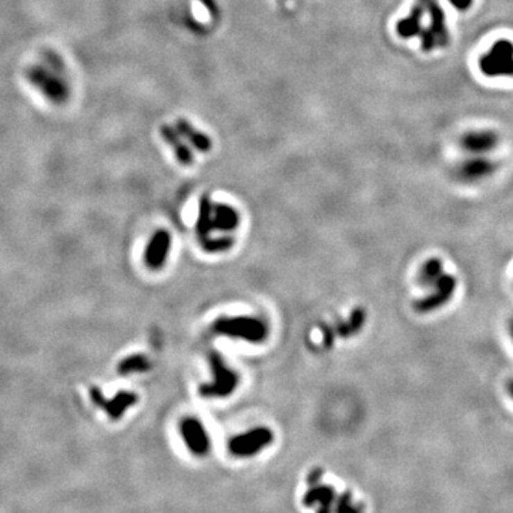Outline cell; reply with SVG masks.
<instances>
[{
    "instance_id": "cell-26",
    "label": "cell",
    "mask_w": 513,
    "mask_h": 513,
    "mask_svg": "<svg viewBox=\"0 0 513 513\" xmlns=\"http://www.w3.org/2000/svg\"><path fill=\"white\" fill-rule=\"evenodd\" d=\"M449 3L455 9L460 10V12H465V10L471 9V6L473 5V0H449Z\"/></svg>"
},
{
    "instance_id": "cell-1",
    "label": "cell",
    "mask_w": 513,
    "mask_h": 513,
    "mask_svg": "<svg viewBox=\"0 0 513 513\" xmlns=\"http://www.w3.org/2000/svg\"><path fill=\"white\" fill-rule=\"evenodd\" d=\"M213 332L217 336L243 340L250 344H261L268 338L270 328L267 322L259 317L237 315L217 318L213 324Z\"/></svg>"
},
{
    "instance_id": "cell-24",
    "label": "cell",
    "mask_w": 513,
    "mask_h": 513,
    "mask_svg": "<svg viewBox=\"0 0 513 513\" xmlns=\"http://www.w3.org/2000/svg\"><path fill=\"white\" fill-rule=\"evenodd\" d=\"M418 36L421 37V44H422L421 49L424 51H432L436 46H438V44H436L435 35L429 29H424L422 28V31H421V33Z\"/></svg>"
},
{
    "instance_id": "cell-20",
    "label": "cell",
    "mask_w": 513,
    "mask_h": 513,
    "mask_svg": "<svg viewBox=\"0 0 513 513\" xmlns=\"http://www.w3.org/2000/svg\"><path fill=\"white\" fill-rule=\"evenodd\" d=\"M444 274V263L438 256H432L428 259L419 270L418 274V284L425 288H431L438 278Z\"/></svg>"
},
{
    "instance_id": "cell-4",
    "label": "cell",
    "mask_w": 513,
    "mask_h": 513,
    "mask_svg": "<svg viewBox=\"0 0 513 513\" xmlns=\"http://www.w3.org/2000/svg\"><path fill=\"white\" fill-rule=\"evenodd\" d=\"M274 438V432L268 426H256L233 436L228 442V451L236 458H254L271 446Z\"/></svg>"
},
{
    "instance_id": "cell-7",
    "label": "cell",
    "mask_w": 513,
    "mask_h": 513,
    "mask_svg": "<svg viewBox=\"0 0 513 513\" xmlns=\"http://www.w3.org/2000/svg\"><path fill=\"white\" fill-rule=\"evenodd\" d=\"M178 431L184 441L186 448L191 455L197 458L207 456L211 451V438L202 425V422L195 417H186L178 424Z\"/></svg>"
},
{
    "instance_id": "cell-2",
    "label": "cell",
    "mask_w": 513,
    "mask_h": 513,
    "mask_svg": "<svg viewBox=\"0 0 513 513\" xmlns=\"http://www.w3.org/2000/svg\"><path fill=\"white\" fill-rule=\"evenodd\" d=\"M209 364L211 368L213 381L200 385L198 388L200 397L211 399V398H227L229 395H233L240 383L238 374L225 364L224 358L217 351L209 352Z\"/></svg>"
},
{
    "instance_id": "cell-22",
    "label": "cell",
    "mask_w": 513,
    "mask_h": 513,
    "mask_svg": "<svg viewBox=\"0 0 513 513\" xmlns=\"http://www.w3.org/2000/svg\"><path fill=\"white\" fill-rule=\"evenodd\" d=\"M202 250L209 254H220L227 252L234 247L236 240L229 236H221V237H207L200 241Z\"/></svg>"
},
{
    "instance_id": "cell-8",
    "label": "cell",
    "mask_w": 513,
    "mask_h": 513,
    "mask_svg": "<svg viewBox=\"0 0 513 513\" xmlns=\"http://www.w3.org/2000/svg\"><path fill=\"white\" fill-rule=\"evenodd\" d=\"M171 247V236L167 229H159L154 233L144 250V264L147 268L162 270L167 261Z\"/></svg>"
},
{
    "instance_id": "cell-21",
    "label": "cell",
    "mask_w": 513,
    "mask_h": 513,
    "mask_svg": "<svg viewBox=\"0 0 513 513\" xmlns=\"http://www.w3.org/2000/svg\"><path fill=\"white\" fill-rule=\"evenodd\" d=\"M151 367L148 358L141 354H134L124 358L119 365V372L123 375L134 374V372H146Z\"/></svg>"
},
{
    "instance_id": "cell-28",
    "label": "cell",
    "mask_w": 513,
    "mask_h": 513,
    "mask_svg": "<svg viewBox=\"0 0 513 513\" xmlns=\"http://www.w3.org/2000/svg\"><path fill=\"white\" fill-rule=\"evenodd\" d=\"M509 333H510V338H512V341H513V318L510 320V322H509Z\"/></svg>"
},
{
    "instance_id": "cell-14",
    "label": "cell",
    "mask_w": 513,
    "mask_h": 513,
    "mask_svg": "<svg viewBox=\"0 0 513 513\" xmlns=\"http://www.w3.org/2000/svg\"><path fill=\"white\" fill-rule=\"evenodd\" d=\"M31 79H32L33 83H36L39 87H42L44 94H47L51 100H62L67 94L66 86H64L63 82H60L59 77H56L53 74H49L42 67H36L32 71Z\"/></svg>"
},
{
    "instance_id": "cell-16",
    "label": "cell",
    "mask_w": 513,
    "mask_h": 513,
    "mask_svg": "<svg viewBox=\"0 0 513 513\" xmlns=\"http://www.w3.org/2000/svg\"><path fill=\"white\" fill-rule=\"evenodd\" d=\"M160 133L164 139V141L173 148L174 154L177 160L182 163L183 166H190L194 163V157H193V153L190 151V148L183 143L182 137L178 136V133L174 130V128L168 124H164L162 125L160 128Z\"/></svg>"
},
{
    "instance_id": "cell-23",
    "label": "cell",
    "mask_w": 513,
    "mask_h": 513,
    "mask_svg": "<svg viewBox=\"0 0 513 513\" xmlns=\"http://www.w3.org/2000/svg\"><path fill=\"white\" fill-rule=\"evenodd\" d=\"M333 513H364V505L358 502L348 491L338 494Z\"/></svg>"
},
{
    "instance_id": "cell-9",
    "label": "cell",
    "mask_w": 513,
    "mask_h": 513,
    "mask_svg": "<svg viewBox=\"0 0 513 513\" xmlns=\"http://www.w3.org/2000/svg\"><path fill=\"white\" fill-rule=\"evenodd\" d=\"M90 397L92 401L114 421L120 419L127 412V409H130L139 402V397L133 392H119L114 398L106 399L105 395L96 387L90 390Z\"/></svg>"
},
{
    "instance_id": "cell-11",
    "label": "cell",
    "mask_w": 513,
    "mask_h": 513,
    "mask_svg": "<svg viewBox=\"0 0 513 513\" xmlns=\"http://www.w3.org/2000/svg\"><path fill=\"white\" fill-rule=\"evenodd\" d=\"M418 3L428 12L431 17V28L429 31L436 37V44L440 47H446L449 43V33L446 28L445 12L442 10L438 0H418Z\"/></svg>"
},
{
    "instance_id": "cell-6",
    "label": "cell",
    "mask_w": 513,
    "mask_h": 513,
    "mask_svg": "<svg viewBox=\"0 0 513 513\" xmlns=\"http://www.w3.org/2000/svg\"><path fill=\"white\" fill-rule=\"evenodd\" d=\"M456 288H458L456 277L444 272L438 278V281L431 287L432 291L426 297L418 299L414 304L415 311L419 314H429L441 310L442 306H445L453 298Z\"/></svg>"
},
{
    "instance_id": "cell-25",
    "label": "cell",
    "mask_w": 513,
    "mask_h": 513,
    "mask_svg": "<svg viewBox=\"0 0 513 513\" xmlns=\"http://www.w3.org/2000/svg\"><path fill=\"white\" fill-rule=\"evenodd\" d=\"M321 328H322L324 347L325 348H331L332 344H333V336H336V332H333V328L332 327H328V325H321Z\"/></svg>"
},
{
    "instance_id": "cell-5",
    "label": "cell",
    "mask_w": 513,
    "mask_h": 513,
    "mask_svg": "<svg viewBox=\"0 0 513 513\" xmlns=\"http://www.w3.org/2000/svg\"><path fill=\"white\" fill-rule=\"evenodd\" d=\"M479 69L487 77H513V43L501 39L479 59Z\"/></svg>"
},
{
    "instance_id": "cell-18",
    "label": "cell",
    "mask_w": 513,
    "mask_h": 513,
    "mask_svg": "<svg viewBox=\"0 0 513 513\" xmlns=\"http://www.w3.org/2000/svg\"><path fill=\"white\" fill-rule=\"evenodd\" d=\"M175 128H177V132L183 137H186L198 151L209 153L211 150L213 143L210 137L207 134H202L201 132L195 130V128L187 120L178 119L175 123Z\"/></svg>"
},
{
    "instance_id": "cell-10",
    "label": "cell",
    "mask_w": 513,
    "mask_h": 513,
    "mask_svg": "<svg viewBox=\"0 0 513 513\" xmlns=\"http://www.w3.org/2000/svg\"><path fill=\"white\" fill-rule=\"evenodd\" d=\"M498 168V164L489 159L485 157H472L462 163L458 170L456 175L464 183H478L482 180L491 177Z\"/></svg>"
},
{
    "instance_id": "cell-3",
    "label": "cell",
    "mask_w": 513,
    "mask_h": 513,
    "mask_svg": "<svg viewBox=\"0 0 513 513\" xmlns=\"http://www.w3.org/2000/svg\"><path fill=\"white\" fill-rule=\"evenodd\" d=\"M306 491L302 496V505L315 513H333L338 494L332 485L324 483V469L314 468L306 475Z\"/></svg>"
},
{
    "instance_id": "cell-17",
    "label": "cell",
    "mask_w": 513,
    "mask_h": 513,
    "mask_svg": "<svg viewBox=\"0 0 513 513\" xmlns=\"http://www.w3.org/2000/svg\"><path fill=\"white\" fill-rule=\"evenodd\" d=\"M213 231V202L207 194H204L200 200L198 217L195 223V234L198 241L210 237Z\"/></svg>"
},
{
    "instance_id": "cell-19",
    "label": "cell",
    "mask_w": 513,
    "mask_h": 513,
    "mask_svg": "<svg viewBox=\"0 0 513 513\" xmlns=\"http://www.w3.org/2000/svg\"><path fill=\"white\" fill-rule=\"evenodd\" d=\"M424 8L417 3L414 5L412 10H410V15L402 20H399L397 23V33L398 36L403 37V39H409V37H414V36H418L422 31V26H421V19L424 16Z\"/></svg>"
},
{
    "instance_id": "cell-27",
    "label": "cell",
    "mask_w": 513,
    "mask_h": 513,
    "mask_svg": "<svg viewBox=\"0 0 513 513\" xmlns=\"http://www.w3.org/2000/svg\"><path fill=\"white\" fill-rule=\"evenodd\" d=\"M506 390H507V394H509V397L512 398V401H513V378L507 382V385H506Z\"/></svg>"
},
{
    "instance_id": "cell-12",
    "label": "cell",
    "mask_w": 513,
    "mask_h": 513,
    "mask_svg": "<svg viewBox=\"0 0 513 513\" xmlns=\"http://www.w3.org/2000/svg\"><path fill=\"white\" fill-rule=\"evenodd\" d=\"M499 144V136L492 130H476L464 134L460 146L465 151L476 154H485L494 151Z\"/></svg>"
},
{
    "instance_id": "cell-15",
    "label": "cell",
    "mask_w": 513,
    "mask_h": 513,
    "mask_svg": "<svg viewBox=\"0 0 513 513\" xmlns=\"http://www.w3.org/2000/svg\"><path fill=\"white\" fill-rule=\"evenodd\" d=\"M367 322V311L363 306H356L351 311L349 317L345 321H338L333 327V332L336 336L342 338H351L356 333L361 332Z\"/></svg>"
},
{
    "instance_id": "cell-13",
    "label": "cell",
    "mask_w": 513,
    "mask_h": 513,
    "mask_svg": "<svg viewBox=\"0 0 513 513\" xmlns=\"http://www.w3.org/2000/svg\"><path fill=\"white\" fill-rule=\"evenodd\" d=\"M240 225L238 211L229 204H213V228L218 233H231Z\"/></svg>"
}]
</instances>
